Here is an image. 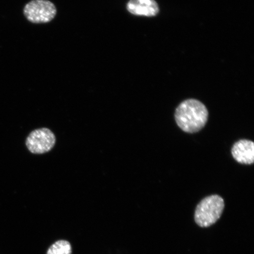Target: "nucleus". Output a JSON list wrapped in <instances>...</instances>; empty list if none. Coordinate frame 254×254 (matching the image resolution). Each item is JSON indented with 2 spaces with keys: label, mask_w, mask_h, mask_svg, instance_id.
I'll list each match as a JSON object with an SVG mask.
<instances>
[{
  "label": "nucleus",
  "mask_w": 254,
  "mask_h": 254,
  "mask_svg": "<svg viewBox=\"0 0 254 254\" xmlns=\"http://www.w3.org/2000/svg\"><path fill=\"white\" fill-rule=\"evenodd\" d=\"M174 116L177 125L181 129L193 134L201 131L206 125L208 111L201 101L188 99L177 107Z\"/></svg>",
  "instance_id": "obj_1"
},
{
  "label": "nucleus",
  "mask_w": 254,
  "mask_h": 254,
  "mask_svg": "<svg viewBox=\"0 0 254 254\" xmlns=\"http://www.w3.org/2000/svg\"><path fill=\"white\" fill-rule=\"evenodd\" d=\"M225 207L223 198L211 195L202 199L196 206L194 220L199 227L207 228L220 220Z\"/></svg>",
  "instance_id": "obj_2"
},
{
  "label": "nucleus",
  "mask_w": 254,
  "mask_h": 254,
  "mask_svg": "<svg viewBox=\"0 0 254 254\" xmlns=\"http://www.w3.org/2000/svg\"><path fill=\"white\" fill-rule=\"evenodd\" d=\"M23 12L25 17L32 23H47L55 18L57 9L48 0H32L25 5Z\"/></svg>",
  "instance_id": "obj_3"
},
{
  "label": "nucleus",
  "mask_w": 254,
  "mask_h": 254,
  "mask_svg": "<svg viewBox=\"0 0 254 254\" xmlns=\"http://www.w3.org/2000/svg\"><path fill=\"white\" fill-rule=\"evenodd\" d=\"M55 135L47 128L34 130L27 136V147L31 153L42 154L49 152L55 145Z\"/></svg>",
  "instance_id": "obj_4"
},
{
  "label": "nucleus",
  "mask_w": 254,
  "mask_h": 254,
  "mask_svg": "<svg viewBox=\"0 0 254 254\" xmlns=\"http://www.w3.org/2000/svg\"><path fill=\"white\" fill-rule=\"evenodd\" d=\"M231 154L238 163L252 165L254 162V143L249 139H240L233 146Z\"/></svg>",
  "instance_id": "obj_5"
},
{
  "label": "nucleus",
  "mask_w": 254,
  "mask_h": 254,
  "mask_svg": "<svg viewBox=\"0 0 254 254\" xmlns=\"http://www.w3.org/2000/svg\"><path fill=\"white\" fill-rule=\"evenodd\" d=\"M127 8L132 14L147 17H153L159 12L158 5L155 0H130Z\"/></svg>",
  "instance_id": "obj_6"
},
{
  "label": "nucleus",
  "mask_w": 254,
  "mask_h": 254,
  "mask_svg": "<svg viewBox=\"0 0 254 254\" xmlns=\"http://www.w3.org/2000/svg\"><path fill=\"white\" fill-rule=\"evenodd\" d=\"M47 254H72L71 244L66 240H59L52 244Z\"/></svg>",
  "instance_id": "obj_7"
}]
</instances>
